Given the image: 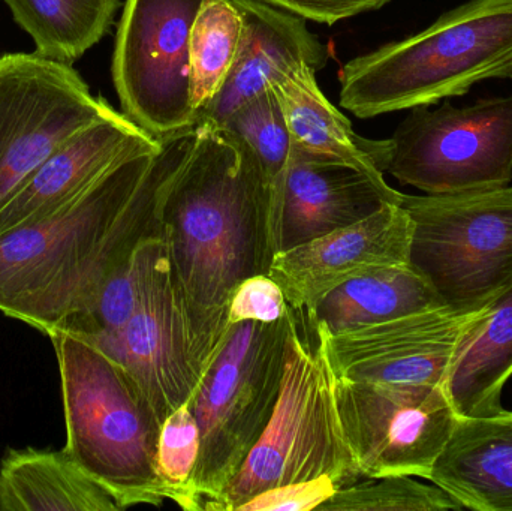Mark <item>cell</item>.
<instances>
[{"mask_svg":"<svg viewBox=\"0 0 512 511\" xmlns=\"http://www.w3.org/2000/svg\"><path fill=\"white\" fill-rule=\"evenodd\" d=\"M197 126L117 162L47 218L0 236V312L44 335L86 311L135 249L161 237V204Z\"/></svg>","mask_w":512,"mask_h":511,"instance_id":"obj_1","label":"cell"},{"mask_svg":"<svg viewBox=\"0 0 512 511\" xmlns=\"http://www.w3.org/2000/svg\"><path fill=\"white\" fill-rule=\"evenodd\" d=\"M191 155L161 204L171 275L198 329L228 332V306L245 279L268 275L276 246L271 188L251 150L212 126H197Z\"/></svg>","mask_w":512,"mask_h":511,"instance_id":"obj_2","label":"cell"},{"mask_svg":"<svg viewBox=\"0 0 512 511\" xmlns=\"http://www.w3.org/2000/svg\"><path fill=\"white\" fill-rule=\"evenodd\" d=\"M512 78V0H471L426 30L349 60L340 105L360 119L463 96Z\"/></svg>","mask_w":512,"mask_h":511,"instance_id":"obj_3","label":"cell"},{"mask_svg":"<svg viewBox=\"0 0 512 511\" xmlns=\"http://www.w3.org/2000/svg\"><path fill=\"white\" fill-rule=\"evenodd\" d=\"M328 477L337 489L363 479L337 408L327 332L289 306L285 371L273 416L233 482L206 511H237L277 486Z\"/></svg>","mask_w":512,"mask_h":511,"instance_id":"obj_4","label":"cell"},{"mask_svg":"<svg viewBox=\"0 0 512 511\" xmlns=\"http://www.w3.org/2000/svg\"><path fill=\"white\" fill-rule=\"evenodd\" d=\"M53 342L65 411V450L122 510L167 501L156 471L162 422L120 363L69 332Z\"/></svg>","mask_w":512,"mask_h":511,"instance_id":"obj_5","label":"cell"},{"mask_svg":"<svg viewBox=\"0 0 512 511\" xmlns=\"http://www.w3.org/2000/svg\"><path fill=\"white\" fill-rule=\"evenodd\" d=\"M288 332L289 311L276 323L245 321L228 327L188 402L201 431L192 483L200 511L233 482L273 416Z\"/></svg>","mask_w":512,"mask_h":511,"instance_id":"obj_6","label":"cell"},{"mask_svg":"<svg viewBox=\"0 0 512 511\" xmlns=\"http://www.w3.org/2000/svg\"><path fill=\"white\" fill-rule=\"evenodd\" d=\"M409 264L442 306L474 314L512 284V186L403 195Z\"/></svg>","mask_w":512,"mask_h":511,"instance_id":"obj_7","label":"cell"},{"mask_svg":"<svg viewBox=\"0 0 512 511\" xmlns=\"http://www.w3.org/2000/svg\"><path fill=\"white\" fill-rule=\"evenodd\" d=\"M388 146L385 173L426 194L510 186L512 96L411 108Z\"/></svg>","mask_w":512,"mask_h":511,"instance_id":"obj_8","label":"cell"},{"mask_svg":"<svg viewBox=\"0 0 512 511\" xmlns=\"http://www.w3.org/2000/svg\"><path fill=\"white\" fill-rule=\"evenodd\" d=\"M203 0H126L113 56L122 113L156 140L195 126L189 39Z\"/></svg>","mask_w":512,"mask_h":511,"instance_id":"obj_9","label":"cell"},{"mask_svg":"<svg viewBox=\"0 0 512 511\" xmlns=\"http://www.w3.org/2000/svg\"><path fill=\"white\" fill-rule=\"evenodd\" d=\"M71 63L32 53L0 57V210L39 165L84 126L111 113Z\"/></svg>","mask_w":512,"mask_h":511,"instance_id":"obj_10","label":"cell"},{"mask_svg":"<svg viewBox=\"0 0 512 511\" xmlns=\"http://www.w3.org/2000/svg\"><path fill=\"white\" fill-rule=\"evenodd\" d=\"M336 396L361 477L429 480L459 417L445 387L336 377Z\"/></svg>","mask_w":512,"mask_h":511,"instance_id":"obj_11","label":"cell"},{"mask_svg":"<svg viewBox=\"0 0 512 511\" xmlns=\"http://www.w3.org/2000/svg\"><path fill=\"white\" fill-rule=\"evenodd\" d=\"M86 341L125 368L164 423L191 401L224 339L198 329L168 263L122 329Z\"/></svg>","mask_w":512,"mask_h":511,"instance_id":"obj_12","label":"cell"},{"mask_svg":"<svg viewBox=\"0 0 512 511\" xmlns=\"http://www.w3.org/2000/svg\"><path fill=\"white\" fill-rule=\"evenodd\" d=\"M478 312L459 314L441 306L337 335L327 333L334 374L351 381L447 389L457 348Z\"/></svg>","mask_w":512,"mask_h":511,"instance_id":"obj_13","label":"cell"},{"mask_svg":"<svg viewBox=\"0 0 512 511\" xmlns=\"http://www.w3.org/2000/svg\"><path fill=\"white\" fill-rule=\"evenodd\" d=\"M411 240L412 221L405 207L385 204L349 227L274 255L268 276L291 308L312 309L346 282L409 264Z\"/></svg>","mask_w":512,"mask_h":511,"instance_id":"obj_14","label":"cell"},{"mask_svg":"<svg viewBox=\"0 0 512 511\" xmlns=\"http://www.w3.org/2000/svg\"><path fill=\"white\" fill-rule=\"evenodd\" d=\"M403 195L351 165L292 147L271 203L276 254L349 227L385 204H402Z\"/></svg>","mask_w":512,"mask_h":511,"instance_id":"obj_15","label":"cell"},{"mask_svg":"<svg viewBox=\"0 0 512 511\" xmlns=\"http://www.w3.org/2000/svg\"><path fill=\"white\" fill-rule=\"evenodd\" d=\"M161 141L113 110L63 141L0 210V236L35 224L92 186L111 167Z\"/></svg>","mask_w":512,"mask_h":511,"instance_id":"obj_16","label":"cell"},{"mask_svg":"<svg viewBox=\"0 0 512 511\" xmlns=\"http://www.w3.org/2000/svg\"><path fill=\"white\" fill-rule=\"evenodd\" d=\"M233 2L243 15L239 53L224 86L195 117V126L218 128L283 69L309 65L319 71L328 62L327 47L307 29L304 18L261 0Z\"/></svg>","mask_w":512,"mask_h":511,"instance_id":"obj_17","label":"cell"},{"mask_svg":"<svg viewBox=\"0 0 512 511\" xmlns=\"http://www.w3.org/2000/svg\"><path fill=\"white\" fill-rule=\"evenodd\" d=\"M429 482L456 498L463 509L512 511V411L457 417Z\"/></svg>","mask_w":512,"mask_h":511,"instance_id":"obj_18","label":"cell"},{"mask_svg":"<svg viewBox=\"0 0 512 511\" xmlns=\"http://www.w3.org/2000/svg\"><path fill=\"white\" fill-rule=\"evenodd\" d=\"M309 65L291 66L271 78L291 135L292 147L351 165L378 182H385L388 140L361 137L348 117L319 89Z\"/></svg>","mask_w":512,"mask_h":511,"instance_id":"obj_19","label":"cell"},{"mask_svg":"<svg viewBox=\"0 0 512 511\" xmlns=\"http://www.w3.org/2000/svg\"><path fill=\"white\" fill-rule=\"evenodd\" d=\"M512 377V284L478 312L457 348L447 395L459 417L501 413Z\"/></svg>","mask_w":512,"mask_h":511,"instance_id":"obj_20","label":"cell"},{"mask_svg":"<svg viewBox=\"0 0 512 511\" xmlns=\"http://www.w3.org/2000/svg\"><path fill=\"white\" fill-rule=\"evenodd\" d=\"M120 511L114 495L66 452L9 450L0 464V511Z\"/></svg>","mask_w":512,"mask_h":511,"instance_id":"obj_21","label":"cell"},{"mask_svg":"<svg viewBox=\"0 0 512 511\" xmlns=\"http://www.w3.org/2000/svg\"><path fill=\"white\" fill-rule=\"evenodd\" d=\"M441 306L429 284L406 264L346 282L309 311L328 335H337Z\"/></svg>","mask_w":512,"mask_h":511,"instance_id":"obj_22","label":"cell"},{"mask_svg":"<svg viewBox=\"0 0 512 511\" xmlns=\"http://www.w3.org/2000/svg\"><path fill=\"white\" fill-rule=\"evenodd\" d=\"M15 23L29 33L36 54L71 63L98 44L120 0H5Z\"/></svg>","mask_w":512,"mask_h":511,"instance_id":"obj_23","label":"cell"},{"mask_svg":"<svg viewBox=\"0 0 512 511\" xmlns=\"http://www.w3.org/2000/svg\"><path fill=\"white\" fill-rule=\"evenodd\" d=\"M167 266V249L162 237L147 239L107 279L92 305L66 321L57 332H69L83 339L113 335L131 320Z\"/></svg>","mask_w":512,"mask_h":511,"instance_id":"obj_24","label":"cell"},{"mask_svg":"<svg viewBox=\"0 0 512 511\" xmlns=\"http://www.w3.org/2000/svg\"><path fill=\"white\" fill-rule=\"evenodd\" d=\"M243 15L233 0H203L189 39L194 119L224 86L239 53Z\"/></svg>","mask_w":512,"mask_h":511,"instance_id":"obj_25","label":"cell"},{"mask_svg":"<svg viewBox=\"0 0 512 511\" xmlns=\"http://www.w3.org/2000/svg\"><path fill=\"white\" fill-rule=\"evenodd\" d=\"M216 129L251 150L270 183L273 203L288 165L292 143L282 105L270 84L254 98L243 102Z\"/></svg>","mask_w":512,"mask_h":511,"instance_id":"obj_26","label":"cell"},{"mask_svg":"<svg viewBox=\"0 0 512 511\" xmlns=\"http://www.w3.org/2000/svg\"><path fill=\"white\" fill-rule=\"evenodd\" d=\"M462 504L436 485L412 476L363 477L325 501L319 511H442Z\"/></svg>","mask_w":512,"mask_h":511,"instance_id":"obj_27","label":"cell"},{"mask_svg":"<svg viewBox=\"0 0 512 511\" xmlns=\"http://www.w3.org/2000/svg\"><path fill=\"white\" fill-rule=\"evenodd\" d=\"M200 452V426L191 405H182L162 423L156 471L167 501L183 510L200 511L192 489Z\"/></svg>","mask_w":512,"mask_h":511,"instance_id":"obj_28","label":"cell"},{"mask_svg":"<svg viewBox=\"0 0 512 511\" xmlns=\"http://www.w3.org/2000/svg\"><path fill=\"white\" fill-rule=\"evenodd\" d=\"M285 294L268 275H255L245 279L234 291L228 306V326L256 321L276 323L288 314Z\"/></svg>","mask_w":512,"mask_h":511,"instance_id":"obj_29","label":"cell"},{"mask_svg":"<svg viewBox=\"0 0 512 511\" xmlns=\"http://www.w3.org/2000/svg\"><path fill=\"white\" fill-rule=\"evenodd\" d=\"M337 486L328 477L309 482L289 483L261 492L237 511H310L318 510L336 494Z\"/></svg>","mask_w":512,"mask_h":511,"instance_id":"obj_30","label":"cell"},{"mask_svg":"<svg viewBox=\"0 0 512 511\" xmlns=\"http://www.w3.org/2000/svg\"><path fill=\"white\" fill-rule=\"evenodd\" d=\"M304 20L333 26L337 21L382 8L391 0H261Z\"/></svg>","mask_w":512,"mask_h":511,"instance_id":"obj_31","label":"cell"}]
</instances>
